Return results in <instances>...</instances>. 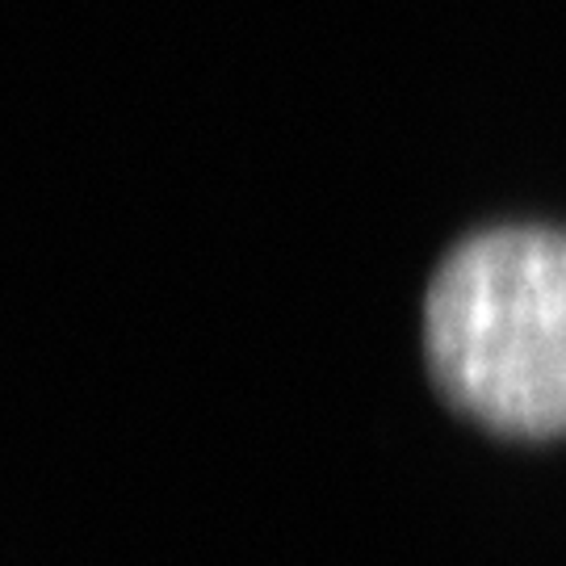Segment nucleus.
I'll return each mask as SVG.
<instances>
[{
	"mask_svg": "<svg viewBox=\"0 0 566 566\" xmlns=\"http://www.w3.org/2000/svg\"><path fill=\"white\" fill-rule=\"evenodd\" d=\"M437 395L507 441L566 437V227L491 223L437 261L424 290Z\"/></svg>",
	"mask_w": 566,
	"mask_h": 566,
	"instance_id": "obj_1",
	"label": "nucleus"
}]
</instances>
